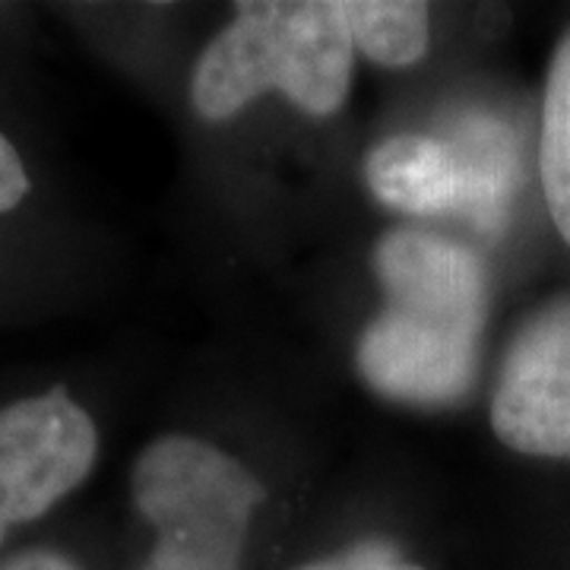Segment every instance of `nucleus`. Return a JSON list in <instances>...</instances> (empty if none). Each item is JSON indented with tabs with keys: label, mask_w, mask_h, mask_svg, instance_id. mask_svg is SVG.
Returning a JSON list of instances; mask_svg holds the SVG:
<instances>
[{
	"label": "nucleus",
	"mask_w": 570,
	"mask_h": 570,
	"mask_svg": "<svg viewBox=\"0 0 570 570\" xmlns=\"http://www.w3.org/2000/svg\"><path fill=\"white\" fill-rule=\"evenodd\" d=\"M387 305L365 326L355 365L367 387L412 406L466 396L489 311V273L469 245L393 228L374 250Z\"/></svg>",
	"instance_id": "nucleus-1"
},
{
	"label": "nucleus",
	"mask_w": 570,
	"mask_h": 570,
	"mask_svg": "<svg viewBox=\"0 0 570 570\" xmlns=\"http://www.w3.org/2000/svg\"><path fill=\"white\" fill-rule=\"evenodd\" d=\"M355 73L346 0L238 3L235 20L209 41L190 77V102L206 121H225L279 89L314 118L346 102Z\"/></svg>",
	"instance_id": "nucleus-2"
},
{
	"label": "nucleus",
	"mask_w": 570,
	"mask_h": 570,
	"mask_svg": "<svg viewBox=\"0 0 570 570\" xmlns=\"http://www.w3.org/2000/svg\"><path fill=\"white\" fill-rule=\"evenodd\" d=\"M261 479L209 441L165 434L134 466V501L156 530L140 570H238Z\"/></svg>",
	"instance_id": "nucleus-3"
},
{
	"label": "nucleus",
	"mask_w": 570,
	"mask_h": 570,
	"mask_svg": "<svg viewBox=\"0 0 570 570\" xmlns=\"http://www.w3.org/2000/svg\"><path fill=\"white\" fill-rule=\"evenodd\" d=\"M371 194L409 216H460L485 235H501L517 187V146L504 124L472 115L448 137L400 134L365 159Z\"/></svg>",
	"instance_id": "nucleus-4"
},
{
	"label": "nucleus",
	"mask_w": 570,
	"mask_h": 570,
	"mask_svg": "<svg viewBox=\"0 0 570 570\" xmlns=\"http://www.w3.org/2000/svg\"><path fill=\"white\" fill-rule=\"evenodd\" d=\"M96 453L92 419L61 390L0 409V542L77 489Z\"/></svg>",
	"instance_id": "nucleus-5"
},
{
	"label": "nucleus",
	"mask_w": 570,
	"mask_h": 570,
	"mask_svg": "<svg viewBox=\"0 0 570 570\" xmlns=\"http://www.w3.org/2000/svg\"><path fill=\"white\" fill-rule=\"evenodd\" d=\"M491 428L517 453L570 460V295L546 302L517 330L491 400Z\"/></svg>",
	"instance_id": "nucleus-6"
},
{
	"label": "nucleus",
	"mask_w": 570,
	"mask_h": 570,
	"mask_svg": "<svg viewBox=\"0 0 570 570\" xmlns=\"http://www.w3.org/2000/svg\"><path fill=\"white\" fill-rule=\"evenodd\" d=\"M352 45L381 67H412L428 51V7L415 0H346Z\"/></svg>",
	"instance_id": "nucleus-7"
},
{
	"label": "nucleus",
	"mask_w": 570,
	"mask_h": 570,
	"mask_svg": "<svg viewBox=\"0 0 570 570\" xmlns=\"http://www.w3.org/2000/svg\"><path fill=\"white\" fill-rule=\"evenodd\" d=\"M539 171L551 223L570 245V32L561 39L549 67L542 102Z\"/></svg>",
	"instance_id": "nucleus-8"
},
{
	"label": "nucleus",
	"mask_w": 570,
	"mask_h": 570,
	"mask_svg": "<svg viewBox=\"0 0 570 570\" xmlns=\"http://www.w3.org/2000/svg\"><path fill=\"white\" fill-rule=\"evenodd\" d=\"M298 570H422L419 564L406 561L390 542H362L352 549L330 554L324 561H314Z\"/></svg>",
	"instance_id": "nucleus-9"
},
{
	"label": "nucleus",
	"mask_w": 570,
	"mask_h": 570,
	"mask_svg": "<svg viewBox=\"0 0 570 570\" xmlns=\"http://www.w3.org/2000/svg\"><path fill=\"white\" fill-rule=\"evenodd\" d=\"M26 194H29V175L22 168L20 153L0 134V213L20 206Z\"/></svg>",
	"instance_id": "nucleus-10"
},
{
	"label": "nucleus",
	"mask_w": 570,
	"mask_h": 570,
	"mask_svg": "<svg viewBox=\"0 0 570 570\" xmlns=\"http://www.w3.org/2000/svg\"><path fill=\"white\" fill-rule=\"evenodd\" d=\"M0 570H80L58 551H26L20 558L7 561Z\"/></svg>",
	"instance_id": "nucleus-11"
}]
</instances>
